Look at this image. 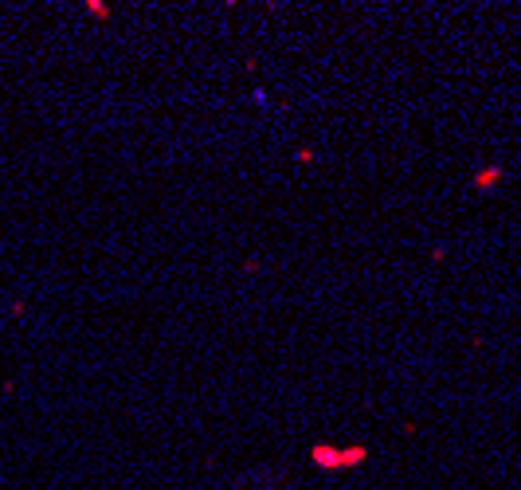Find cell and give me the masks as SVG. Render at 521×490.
Segmentation results:
<instances>
[{"instance_id": "cell-1", "label": "cell", "mask_w": 521, "mask_h": 490, "mask_svg": "<svg viewBox=\"0 0 521 490\" xmlns=\"http://www.w3.org/2000/svg\"><path fill=\"white\" fill-rule=\"evenodd\" d=\"M365 459V448H314V463L318 467H329V471H337V467H357Z\"/></svg>"}, {"instance_id": "cell-2", "label": "cell", "mask_w": 521, "mask_h": 490, "mask_svg": "<svg viewBox=\"0 0 521 490\" xmlns=\"http://www.w3.org/2000/svg\"><path fill=\"white\" fill-rule=\"evenodd\" d=\"M502 177H505V169H498V165H486V169L474 173V188H479V193H490V188L502 185Z\"/></svg>"}]
</instances>
